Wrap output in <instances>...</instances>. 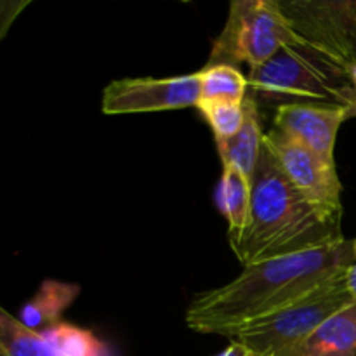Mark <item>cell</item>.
<instances>
[{"instance_id":"15","label":"cell","mask_w":356,"mask_h":356,"mask_svg":"<svg viewBox=\"0 0 356 356\" xmlns=\"http://www.w3.org/2000/svg\"><path fill=\"white\" fill-rule=\"evenodd\" d=\"M200 99H226L243 103L249 90V80L236 66L214 65L200 70Z\"/></svg>"},{"instance_id":"5","label":"cell","mask_w":356,"mask_h":356,"mask_svg":"<svg viewBox=\"0 0 356 356\" xmlns=\"http://www.w3.org/2000/svg\"><path fill=\"white\" fill-rule=\"evenodd\" d=\"M355 305L346 287V273L330 278L301 301L229 332L228 339L261 355L280 356L305 343L322 323Z\"/></svg>"},{"instance_id":"14","label":"cell","mask_w":356,"mask_h":356,"mask_svg":"<svg viewBox=\"0 0 356 356\" xmlns=\"http://www.w3.org/2000/svg\"><path fill=\"white\" fill-rule=\"evenodd\" d=\"M0 356H58L44 336L0 309Z\"/></svg>"},{"instance_id":"11","label":"cell","mask_w":356,"mask_h":356,"mask_svg":"<svg viewBox=\"0 0 356 356\" xmlns=\"http://www.w3.org/2000/svg\"><path fill=\"white\" fill-rule=\"evenodd\" d=\"M280 356H356V305L330 316L305 343Z\"/></svg>"},{"instance_id":"4","label":"cell","mask_w":356,"mask_h":356,"mask_svg":"<svg viewBox=\"0 0 356 356\" xmlns=\"http://www.w3.org/2000/svg\"><path fill=\"white\" fill-rule=\"evenodd\" d=\"M280 0H233L228 19L212 44L205 66L264 65L282 47L298 42Z\"/></svg>"},{"instance_id":"9","label":"cell","mask_w":356,"mask_h":356,"mask_svg":"<svg viewBox=\"0 0 356 356\" xmlns=\"http://www.w3.org/2000/svg\"><path fill=\"white\" fill-rule=\"evenodd\" d=\"M346 108L329 103H296L277 108L273 129L305 145L327 162L334 160L337 132L348 120Z\"/></svg>"},{"instance_id":"8","label":"cell","mask_w":356,"mask_h":356,"mask_svg":"<svg viewBox=\"0 0 356 356\" xmlns=\"http://www.w3.org/2000/svg\"><path fill=\"white\" fill-rule=\"evenodd\" d=\"M202 97L200 73L169 79H122L103 90L104 115L149 113L197 106Z\"/></svg>"},{"instance_id":"12","label":"cell","mask_w":356,"mask_h":356,"mask_svg":"<svg viewBox=\"0 0 356 356\" xmlns=\"http://www.w3.org/2000/svg\"><path fill=\"white\" fill-rule=\"evenodd\" d=\"M80 294V287L58 280L42 282L33 299L21 309L19 320L28 329L45 332L51 327L61 323V316L73 305Z\"/></svg>"},{"instance_id":"2","label":"cell","mask_w":356,"mask_h":356,"mask_svg":"<svg viewBox=\"0 0 356 356\" xmlns=\"http://www.w3.org/2000/svg\"><path fill=\"white\" fill-rule=\"evenodd\" d=\"M250 181V222L243 235L232 242L233 252L243 266L346 240L341 232V218L327 216L309 204L287 179L264 143Z\"/></svg>"},{"instance_id":"3","label":"cell","mask_w":356,"mask_h":356,"mask_svg":"<svg viewBox=\"0 0 356 356\" xmlns=\"http://www.w3.org/2000/svg\"><path fill=\"white\" fill-rule=\"evenodd\" d=\"M285 16L356 117V0H280Z\"/></svg>"},{"instance_id":"17","label":"cell","mask_w":356,"mask_h":356,"mask_svg":"<svg viewBox=\"0 0 356 356\" xmlns=\"http://www.w3.org/2000/svg\"><path fill=\"white\" fill-rule=\"evenodd\" d=\"M197 108L214 131L216 139L233 138L242 129L245 118L243 103L226 99H200Z\"/></svg>"},{"instance_id":"13","label":"cell","mask_w":356,"mask_h":356,"mask_svg":"<svg viewBox=\"0 0 356 356\" xmlns=\"http://www.w3.org/2000/svg\"><path fill=\"white\" fill-rule=\"evenodd\" d=\"M219 209L228 221L229 243L243 235L250 222L252 209V181L233 167H222L219 183Z\"/></svg>"},{"instance_id":"16","label":"cell","mask_w":356,"mask_h":356,"mask_svg":"<svg viewBox=\"0 0 356 356\" xmlns=\"http://www.w3.org/2000/svg\"><path fill=\"white\" fill-rule=\"evenodd\" d=\"M40 334L58 356H108L104 344L90 330L70 323L61 322Z\"/></svg>"},{"instance_id":"7","label":"cell","mask_w":356,"mask_h":356,"mask_svg":"<svg viewBox=\"0 0 356 356\" xmlns=\"http://www.w3.org/2000/svg\"><path fill=\"white\" fill-rule=\"evenodd\" d=\"M264 145L296 190L315 205L318 211L332 218H343L339 176L336 162H327L305 145L289 138L284 132L271 129L264 134Z\"/></svg>"},{"instance_id":"18","label":"cell","mask_w":356,"mask_h":356,"mask_svg":"<svg viewBox=\"0 0 356 356\" xmlns=\"http://www.w3.org/2000/svg\"><path fill=\"white\" fill-rule=\"evenodd\" d=\"M218 356H270V355H261L257 353V351L250 350V348L245 346V344L232 341V344H229V346Z\"/></svg>"},{"instance_id":"6","label":"cell","mask_w":356,"mask_h":356,"mask_svg":"<svg viewBox=\"0 0 356 356\" xmlns=\"http://www.w3.org/2000/svg\"><path fill=\"white\" fill-rule=\"evenodd\" d=\"M249 94L257 103L284 106L296 103L337 104L336 90L320 63L299 38L282 47L264 65L250 68Z\"/></svg>"},{"instance_id":"19","label":"cell","mask_w":356,"mask_h":356,"mask_svg":"<svg viewBox=\"0 0 356 356\" xmlns=\"http://www.w3.org/2000/svg\"><path fill=\"white\" fill-rule=\"evenodd\" d=\"M346 287H348V292H350L351 299H353V302L356 305V263L351 264V266L348 268Z\"/></svg>"},{"instance_id":"1","label":"cell","mask_w":356,"mask_h":356,"mask_svg":"<svg viewBox=\"0 0 356 356\" xmlns=\"http://www.w3.org/2000/svg\"><path fill=\"white\" fill-rule=\"evenodd\" d=\"M355 263L353 240H343L243 266L229 284L195 296L184 320L195 332L226 337L240 327L301 301L330 278L346 273Z\"/></svg>"},{"instance_id":"20","label":"cell","mask_w":356,"mask_h":356,"mask_svg":"<svg viewBox=\"0 0 356 356\" xmlns=\"http://www.w3.org/2000/svg\"><path fill=\"white\" fill-rule=\"evenodd\" d=\"M353 247H355V256H356V238L353 240Z\"/></svg>"},{"instance_id":"10","label":"cell","mask_w":356,"mask_h":356,"mask_svg":"<svg viewBox=\"0 0 356 356\" xmlns=\"http://www.w3.org/2000/svg\"><path fill=\"white\" fill-rule=\"evenodd\" d=\"M243 111L245 118L242 129L233 138L216 139V145L222 167H233L252 179L263 149V118H261L259 103L250 96L243 101Z\"/></svg>"}]
</instances>
